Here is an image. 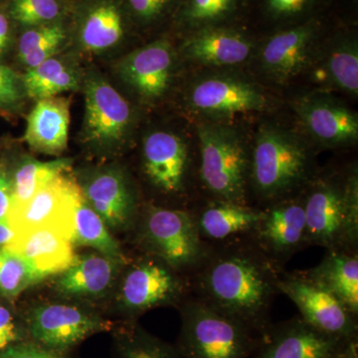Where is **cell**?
Instances as JSON below:
<instances>
[{"mask_svg": "<svg viewBox=\"0 0 358 358\" xmlns=\"http://www.w3.org/2000/svg\"><path fill=\"white\" fill-rule=\"evenodd\" d=\"M249 239L232 238L210 246L195 270V288L199 300L261 338L272 326L271 308L281 294L282 271Z\"/></svg>", "mask_w": 358, "mask_h": 358, "instance_id": "obj_1", "label": "cell"}, {"mask_svg": "<svg viewBox=\"0 0 358 358\" xmlns=\"http://www.w3.org/2000/svg\"><path fill=\"white\" fill-rule=\"evenodd\" d=\"M308 246L357 252L358 176L353 169L345 178L313 181L303 199Z\"/></svg>", "mask_w": 358, "mask_h": 358, "instance_id": "obj_2", "label": "cell"}, {"mask_svg": "<svg viewBox=\"0 0 358 358\" xmlns=\"http://www.w3.org/2000/svg\"><path fill=\"white\" fill-rule=\"evenodd\" d=\"M312 160L305 143L272 126L259 131L250 152L249 188L266 201L288 199L310 181Z\"/></svg>", "mask_w": 358, "mask_h": 358, "instance_id": "obj_3", "label": "cell"}, {"mask_svg": "<svg viewBox=\"0 0 358 358\" xmlns=\"http://www.w3.org/2000/svg\"><path fill=\"white\" fill-rule=\"evenodd\" d=\"M181 310L178 352L185 358H248L260 336L195 298Z\"/></svg>", "mask_w": 358, "mask_h": 358, "instance_id": "obj_4", "label": "cell"}, {"mask_svg": "<svg viewBox=\"0 0 358 358\" xmlns=\"http://www.w3.org/2000/svg\"><path fill=\"white\" fill-rule=\"evenodd\" d=\"M200 178L219 201L246 204L250 152L235 131L220 124L199 126Z\"/></svg>", "mask_w": 358, "mask_h": 358, "instance_id": "obj_5", "label": "cell"}, {"mask_svg": "<svg viewBox=\"0 0 358 358\" xmlns=\"http://www.w3.org/2000/svg\"><path fill=\"white\" fill-rule=\"evenodd\" d=\"M138 241L148 255L178 273L196 270L210 248L189 212L155 205L143 212Z\"/></svg>", "mask_w": 358, "mask_h": 358, "instance_id": "obj_6", "label": "cell"}, {"mask_svg": "<svg viewBox=\"0 0 358 358\" xmlns=\"http://www.w3.org/2000/svg\"><path fill=\"white\" fill-rule=\"evenodd\" d=\"M128 101L100 76L85 84L84 143L96 152L114 154L121 150L133 128Z\"/></svg>", "mask_w": 358, "mask_h": 358, "instance_id": "obj_7", "label": "cell"}, {"mask_svg": "<svg viewBox=\"0 0 358 358\" xmlns=\"http://www.w3.org/2000/svg\"><path fill=\"white\" fill-rule=\"evenodd\" d=\"M113 329L114 322L99 313L68 303H42L32 308L26 319L33 343L60 353Z\"/></svg>", "mask_w": 358, "mask_h": 358, "instance_id": "obj_8", "label": "cell"}, {"mask_svg": "<svg viewBox=\"0 0 358 358\" xmlns=\"http://www.w3.org/2000/svg\"><path fill=\"white\" fill-rule=\"evenodd\" d=\"M179 274L154 256L136 261L117 282L120 308L128 315H138L179 303L187 287Z\"/></svg>", "mask_w": 358, "mask_h": 358, "instance_id": "obj_9", "label": "cell"}, {"mask_svg": "<svg viewBox=\"0 0 358 358\" xmlns=\"http://www.w3.org/2000/svg\"><path fill=\"white\" fill-rule=\"evenodd\" d=\"M280 293L286 294L300 310V317L310 326L331 336L358 338L357 317L331 292L308 278L305 272L281 273Z\"/></svg>", "mask_w": 358, "mask_h": 358, "instance_id": "obj_10", "label": "cell"}, {"mask_svg": "<svg viewBox=\"0 0 358 358\" xmlns=\"http://www.w3.org/2000/svg\"><path fill=\"white\" fill-rule=\"evenodd\" d=\"M81 196L76 179L61 174L24 204L11 208L7 219L18 232L50 228L72 242L75 208Z\"/></svg>", "mask_w": 358, "mask_h": 358, "instance_id": "obj_11", "label": "cell"}, {"mask_svg": "<svg viewBox=\"0 0 358 358\" xmlns=\"http://www.w3.org/2000/svg\"><path fill=\"white\" fill-rule=\"evenodd\" d=\"M352 341L320 331L296 317L268 327L252 355L253 358H341Z\"/></svg>", "mask_w": 358, "mask_h": 358, "instance_id": "obj_12", "label": "cell"}, {"mask_svg": "<svg viewBox=\"0 0 358 358\" xmlns=\"http://www.w3.org/2000/svg\"><path fill=\"white\" fill-rule=\"evenodd\" d=\"M77 181L87 203L113 232L128 230L136 223V195L121 167H100Z\"/></svg>", "mask_w": 358, "mask_h": 358, "instance_id": "obj_13", "label": "cell"}, {"mask_svg": "<svg viewBox=\"0 0 358 358\" xmlns=\"http://www.w3.org/2000/svg\"><path fill=\"white\" fill-rule=\"evenodd\" d=\"M277 265L308 246L303 199H284L263 210V218L249 234Z\"/></svg>", "mask_w": 358, "mask_h": 358, "instance_id": "obj_14", "label": "cell"}, {"mask_svg": "<svg viewBox=\"0 0 358 358\" xmlns=\"http://www.w3.org/2000/svg\"><path fill=\"white\" fill-rule=\"evenodd\" d=\"M190 105L211 117H232L266 109L268 100L254 85L229 77H211L195 85Z\"/></svg>", "mask_w": 358, "mask_h": 358, "instance_id": "obj_15", "label": "cell"}, {"mask_svg": "<svg viewBox=\"0 0 358 358\" xmlns=\"http://www.w3.org/2000/svg\"><path fill=\"white\" fill-rule=\"evenodd\" d=\"M128 260L99 253L77 256L74 264L58 275L55 289L70 300H99L117 286Z\"/></svg>", "mask_w": 358, "mask_h": 358, "instance_id": "obj_16", "label": "cell"}, {"mask_svg": "<svg viewBox=\"0 0 358 358\" xmlns=\"http://www.w3.org/2000/svg\"><path fill=\"white\" fill-rule=\"evenodd\" d=\"M143 171L159 192L176 194L185 188L189 154L182 138L169 131H155L143 147Z\"/></svg>", "mask_w": 358, "mask_h": 358, "instance_id": "obj_17", "label": "cell"}, {"mask_svg": "<svg viewBox=\"0 0 358 358\" xmlns=\"http://www.w3.org/2000/svg\"><path fill=\"white\" fill-rule=\"evenodd\" d=\"M174 54L171 44L157 41L134 51L119 64V73L143 100L154 101L166 94L171 82Z\"/></svg>", "mask_w": 358, "mask_h": 358, "instance_id": "obj_18", "label": "cell"}, {"mask_svg": "<svg viewBox=\"0 0 358 358\" xmlns=\"http://www.w3.org/2000/svg\"><path fill=\"white\" fill-rule=\"evenodd\" d=\"M296 113L308 133L327 147L357 143V114L345 106L324 98H306L296 103Z\"/></svg>", "mask_w": 358, "mask_h": 358, "instance_id": "obj_19", "label": "cell"}, {"mask_svg": "<svg viewBox=\"0 0 358 358\" xmlns=\"http://www.w3.org/2000/svg\"><path fill=\"white\" fill-rule=\"evenodd\" d=\"M319 26L315 21L273 35L262 49V64L277 79H291L307 67Z\"/></svg>", "mask_w": 358, "mask_h": 358, "instance_id": "obj_20", "label": "cell"}, {"mask_svg": "<svg viewBox=\"0 0 358 358\" xmlns=\"http://www.w3.org/2000/svg\"><path fill=\"white\" fill-rule=\"evenodd\" d=\"M6 249L22 257L44 280L64 272L78 256L74 244L50 228L20 232Z\"/></svg>", "mask_w": 358, "mask_h": 358, "instance_id": "obj_21", "label": "cell"}, {"mask_svg": "<svg viewBox=\"0 0 358 358\" xmlns=\"http://www.w3.org/2000/svg\"><path fill=\"white\" fill-rule=\"evenodd\" d=\"M69 127V99H42L28 115L24 140L35 152L59 155L67 148Z\"/></svg>", "mask_w": 358, "mask_h": 358, "instance_id": "obj_22", "label": "cell"}, {"mask_svg": "<svg viewBox=\"0 0 358 358\" xmlns=\"http://www.w3.org/2000/svg\"><path fill=\"white\" fill-rule=\"evenodd\" d=\"M185 55L203 65L234 66L246 61L252 50L247 37L228 28H201L183 46Z\"/></svg>", "mask_w": 358, "mask_h": 358, "instance_id": "obj_23", "label": "cell"}, {"mask_svg": "<svg viewBox=\"0 0 358 358\" xmlns=\"http://www.w3.org/2000/svg\"><path fill=\"white\" fill-rule=\"evenodd\" d=\"M305 273L308 278L331 292L355 317H357V252L327 250L322 262L315 268L306 271Z\"/></svg>", "mask_w": 358, "mask_h": 358, "instance_id": "obj_24", "label": "cell"}, {"mask_svg": "<svg viewBox=\"0 0 358 358\" xmlns=\"http://www.w3.org/2000/svg\"><path fill=\"white\" fill-rule=\"evenodd\" d=\"M262 218L263 210L219 200L205 207L199 217H194L200 236L206 242L246 236L253 232Z\"/></svg>", "mask_w": 358, "mask_h": 358, "instance_id": "obj_25", "label": "cell"}, {"mask_svg": "<svg viewBox=\"0 0 358 358\" xmlns=\"http://www.w3.org/2000/svg\"><path fill=\"white\" fill-rule=\"evenodd\" d=\"M124 32L119 7L113 2H102L87 13L80 30V41L85 50L99 53L119 43Z\"/></svg>", "mask_w": 358, "mask_h": 358, "instance_id": "obj_26", "label": "cell"}, {"mask_svg": "<svg viewBox=\"0 0 358 358\" xmlns=\"http://www.w3.org/2000/svg\"><path fill=\"white\" fill-rule=\"evenodd\" d=\"M72 167V160L59 159L51 162L24 157L18 162L10 176L13 190V206H20L31 199L42 186L50 182L61 174L68 173Z\"/></svg>", "mask_w": 358, "mask_h": 358, "instance_id": "obj_27", "label": "cell"}, {"mask_svg": "<svg viewBox=\"0 0 358 358\" xmlns=\"http://www.w3.org/2000/svg\"><path fill=\"white\" fill-rule=\"evenodd\" d=\"M322 86L357 96L358 93V50L355 42H341L334 46L315 72Z\"/></svg>", "mask_w": 358, "mask_h": 358, "instance_id": "obj_28", "label": "cell"}, {"mask_svg": "<svg viewBox=\"0 0 358 358\" xmlns=\"http://www.w3.org/2000/svg\"><path fill=\"white\" fill-rule=\"evenodd\" d=\"M72 243L74 246L91 247L103 255L127 260L121 245L110 234L103 219L87 203L83 193L75 208Z\"/></svg>", "mask_w": 358, "mask_h": 358, "instance_id": "obj_29", "label": "cell"}, {"mask_svg": "<svg viewBox=\"0 0 358 358\" xmlns=\"http://www.w3.org/2000/svg\"><path fill=\"white\" fill-rule=\"evenodd\" d=\"M22 83L28 96L37 101L73 91L79 85L74 69L54 56L36 67L27 69Z\"/></svg>", "mask_w": 358, "mask_h": 358, "instance_id": "obj_30", "label": "cell"}, {"mask_svg": "<svg viewBox=\"0 0 358 358\" xmlns=\"http://www.w3.org/2000/svg\"><path fill=\"white\" fill-rule=\"evenodd\" d=\"M117 358H185L176 346L166 343L136 324L121 327L115 334Z\"/></svg>", "mask_w": 358, "mask_h": 358, "instance_id": "obj_31", "label": "cell"}, {"mask_svg": "<svg viewBox=\"0 0 358 358\" xmlns=\"http://www.w3.org/2000/svg\"><path fill=\"white\" fill-rule=\"evenodd\" d=\"M66 38L64 28L58 24L40 25L23 33L18 43V58L27 69L53 57Z\"/></svg>", "mask_w": 358, "mask_h": 358, "instance_id": "obj_32", "label": "cell"}, {"mask_svg": "<svg viewBox=\"0 0 358 358\" xmlns=\"http://www.w3.org/2000/svg\"><path fill=\"white\" fill-rule=\"evenodd\" d=\"M24 259L6 249H0V296L13 300L25 289L43 281Z\"/></svg>", "mask_w": 358, "mask_h": 358, "instance_id": "obj_33", "label": "cell"}, {"mask_svg": "<svg viewBox=\"0 0 358 358\" xmlns=\"http://www.w3.org/2000/svg\"><path fill=\"white\" fill-rule=\"evenodd\" d=\"M238 0H187L183 17L195 27H210L235 10Z\"/></svg>", "mask_w": 358, "mask_h": 358, "instance_id": "obj_34", "label": "cell"}, {"mask_svg": "<svg viewBox=\"0 0 358 358\" xmlns=\"http://www.w3.org/2000/svg\"><path fill=\"white\" fill-rule=\"evenodd\" d=\"M13 18L23 25H45L60 14L57 0H13L11 4Z\"/></svg>", "mask_w": 358, "mask_h": 358, "instance_id": "obj_35", "label": "cell"}, {"mask_svg": "<svg viewBox=\"0 0 358 358\" xmlns=\"http://www.w3.org/2000/svg\"><path fill=\"white\" fill-rule=\"evenodd\" d=\"M0 358H66L64 353L54 352L33 341H20L8 346Z\"/></svg>", "mask_w": 358, "mask_h": 358, "instance_id": "obj_36", "label": "cell"}, {"mask_svg": "<svg viewBox=\"0 0 358 358\" xmlns=\"http://www.w3.org/2000/svg\"><path fill=\"white\" fill-rule=\"evenodd\" d=\"M20 341H23L22 329L11 310L0 305V353Z\"/></svg>", "mask_w": 358, "mask_h": 358, "instance_id": "obj_37", "label": "cell"}, {"mask_svg": "<svg viewBox=\"0 0 358 358\" xmlns=\"http://www.w3.org/2000/svg\"><path fill=\"white\" fill-rule=\"evenodd\" d=\"M267 11L274 18H291L306 13L313 0H265Z\"/></svg>", "mask_w": 358, "mask_h": 358, "instance_id": "obj_38", "label": "cell"}, {"mask_svg": "<svg viewBox=\"0 0 358 358\" xmlns=\"http://www.w3.org/2000/svg\"><path fill=\"white\" fill-rule=\"evenodd\" d=\"M171 1L173 0H129L134 13L143 21L157 20L166 13Z\"/></svg>", "mask_w": 358, "mask_h": 358, "instance_id": "obj_39", "label": "cell"}, {"mask_svg": "<svg viewBox=\"0 0 358 358\" xmlns=\"http://www.w3.org/2000/svg\"><path fill=\"white\" fill-rule=\"evenodd\" d=\"M13 206V190L10 176L3 166H0V221L8 217Z\"/></svg>", "mask_w": 358, "mask_h": 358, "instance_id": "obj_40", "label": "cell"}, {"mask_svg": "<svg viewBox=\"0 0 358 358\" xmlns=\"http://www.w3.org/2000/svg\"><path fill=\"white\" fill-rule=\"evenodd\" d=\"M0 88L6 90L13 95L20 96L18 79L15 73L6 66L0 64Z\"/></svg>", "mask_w": 358, "mask_h": 358, "instance_id": "obj_41", "label": "cell"}, {"mask_svg": "<svg viewBox=\"0 0 358 358\" xmlns=\"http://www.w3.org/2000/svg\"><path fill=\"white\" fill-rule=\"evenodd\" d=\"M18 232L8 219L0 221V249H6L17 238Z\"/></svg>", "mask_w": 358, "mask_h": 358, "instance_id": "obj_42", "label": "cell"}, {"mask_svg": "<svg viewBox=\"0 0 358 358\" xmlns=\"http://www.w3.org/2000/svg\"><path fill=\"white\" fill-rule=\"evenodd\" d=\"M10 42V26L4 14L0 13V56L7 50Z\"/></svg>", "mask_w": 358, "mask_h": 358, "instance_id": "obj_43", "label": "cell"}, {"mask_svg": "<svg viewBox=\"0 0 358 358\" xmlns=\"http://www.w3.org/2000/svg\"><path fill=\"white\" fill-rule=\"evenodd\" d=\"M20 99V96L9 93L6 90L0 88V105H10L15 103Z\"/></svg>", "mask_w": 358, "mask_h": 358, "instance_id": "obj_44", "label": "cell"}, {"mask_svg": "<svg viewBox=\"0 0 358 358\" xmlns=\"http://www.w3.org/2000/svg\"><path fill=\"white\" fill-rule=\"evenodd\" d=\"M341 358H358V339H355L348 345Z\"/></svg>", "mask_w": 358, "mask_h": 358, "instance_id": "obj_45", "label": "cell"}]
</instances>
